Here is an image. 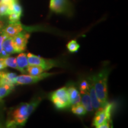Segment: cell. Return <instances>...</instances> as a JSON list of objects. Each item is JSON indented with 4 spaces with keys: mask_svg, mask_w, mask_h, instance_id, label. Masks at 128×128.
Listing matches in <instances>:
<instances>
[{
    "mask_svg": "<svg viewBox=\"0 0 128 128\" xmlns=\"http://www.w3.org/2000/svg\"><path fill=\"white\" fill-rule=\"evenodd\" d=\"M17 66L18 71L24 74L27 72V68L28 66V62L27 55L24 53H21L16 58Z\"/></svg>",
    "mask_w": 128,
    "mask_h": 128,
    "instance_id": "obj_12",
    "label": "cell"
},
{
    "mask_svg": "<svg viewBox=\"0 0 128 128\" xmlns=\"http://www.w3.org/2000/svg\"><path fill=\"white\" fill-rule=\"evenodd\" d=\"M2 58L3 60V61H4L5 64H6V66L14 68L18 71V66H17V61H16V58L11 57L8 56Z\"/></svg>",
    "mask_w": 128,
    "mask_h": 128,
    "instance_id": "obj_18",
    "label": "cell"
},
{
    "mask_svg": "<svg viewBox=\"0 0 128 128\" xmlns=\"http://www.w3.org/2000/svg\"><path fill=\"white\" fill-rule=\"evenodd\" d=\"M50 9L56 13H64L68 10L69 4L67 0H50Z\"/></svg>",
    "mask_w": 128,
    "mask_h": 128,
    "instance_id": "obj_9",
    "label": "cell"
},
{
    "mask_svg": "<svg viewBox=\"0 0 128 128\" xmlns=\"http://www.w3.org/2000/svg\"><path fill=\"white\" fill-rule=\"evenodd\" d=\"M7 67V66L6 65V64L3 61V60L2 58H0V71H1V70H4Z\"/></svg>",
    "mask_w": 128,
    "mask_h": 128,
    "instance_id": "obj_28",
    "label": "cell"
},
{
    "mask_svg": "<svg viewBox=\"0 0 128 128\" xmlns=\"http://www.w3.org/2000/svg\"><path fill=\"white\" fill-rule=\"evenodd\" d=\"M44 71V68L39 65H28L27 68V72L30 76H38Z\"/></svg>",
    "mask_w": 128,
    "mask_h": 128,
    "instance_id": "obj_16",
    "label": "cell"
},
{
    "mask_svg": "<svg viewBox=\"0 0 128 128\" xmlns=\"http://www.w3.org/2000/svg\"><path fill=\"white\" fill-rule=\"evenodd\" d=\"M27 57H28V65H39L44 68V71L50 70L53 67L56 66L58 65L55 60H46L31 53H28Z\"/></svg>",
    "mask_w": 128,
    "mask_h": 128,
    "instance_id": "obj_4",
    "label": "cell"
},
{
    "mask_svg": "<svg viewBox=\"0 0 128 128\" xmlns=\"http://www.w3.org/2000/svg\"><path fill=\"white\" fill-rule=\"evenodd\" d=\"M14 86L5 85V86H0V99L4 98L8 95L12 90L14 89Z\"/></svg>",
    "mask_w": 128,
    "mask_h": 128,
    "instance_id": "obj_19",
    "label": "cell"
},
{
    "mask_svg": "<svg viewBox=\"0 0 128 128\" xmlns=\"http://www.w3.org/2000/svg\"><path fill=\"white\" fill-rule=\"evenodd\" d=\"M29 38L30 34L23 32L12 38V44L16 53H20L25 50Z\"/></svg>",
    "mask_w": 128,
    "mask_h": 128,
    "instance_id": "obj_7",
    "label": "cell"
},
{
    "mask_svg": "<svg viewBox=\"0 0 128 128\" xmlns=\"http://www.w3.org/2000/svg\"><path fill=\"white\" fill-rule=\"evenodd\" d=\"M52 74L43 72L38 76H28V75H20L16 76L14 80L15 85H26L34 84L38 81L42 80L44 78L50 76Z\"/></svg>",
    "mask_w": 128,
    "mask_h": 128,
    "instance_id": "obj_6",
    "label": "cell"
},
{
    "mask_svg": "<svg viewBox=\"0 0 128 128\" xmlns=\"http://www.w3.org/2000/svg\"><path fill=\"white\" fill-rule=\"evenodd\" d=\"M108 71L107 69L102 70L97 74L90 78L93 84L97 97L104 107L108 104Z\"/></svg>",
    "mask_w": 128,
    "mask_h": 128,
    "instance_id": "obj_1",
    "label": "cell"
},
{
    "mask_svg": "<svg viewBox=\"0 0 128 128\" xmlns=\"http://www.w3.org/2000/svg\"><path fill=\"white\" fill-rule=\"evenodd\" d=\"M67 49L70 52L74 53L77 52L80 48L79 44L76 42V40H71L66 45Z\"/></svg>",
    "mask_w": 128,
    "mask_h": 128,
    "instance_id": "obj_21",
    "label": "cell"
},
{
    "mask_svg": "<svg viewBox=\"0 0 128 128\" xmlns=\"http://www.w3.org/2000/svg\"><path fill=\"white\" fill-rule=\"evenodd\" d=\"M8 20L10 23H18L20 22V18L22 14L16 13V12H12L9 14Z\"/></svg>",
    "mask_w": 128,
    "mask_h": 128,
    "instance_id": "obj_23",
    "label": "cell"
},
{
    "mask_svg": "<svg viewBox=\"0 0 128 128\" xmlns=\"http://www.w3.org/2000/svg\"><path fill=\"white\" fill-rule=\"evenodd\" d=\"M10 13V6L0 2V16H8Z\"/></svg>",
    "mask_w": 128,
    "mask_h": 128,
    "instance_id": "obj_20",
    "label": "cell"
},
{
    "mask_svg": "<svg viewBox=\"0 0 128 128\" xmlns=\"http://www.w3.org/2000/svg\"><path fill=\"white\" fill-rule=\"evenodd\" d=\"M89 87V82H87L86 80H83L81 81L80 85V92H87Z\"/></svg>",
    "mask_w": 128,
    "mask_h": 128,
    "instance_id": "obj_24",
    "label": "cell"
},
{
    "mask_svg": "<svg viewBox=\"0 0 128 128\" xmlns=\"http://www.w3.org/2000/svg\"><path fill=\"white\" fill-rule=\"evenodd\" d=\"M17 1V0H0V2H2V3H5V4H7L8 5H10L11 6L12 3L15 1Z\"/></svg>",
    "mask_w": 128,
    "mask_h": 128,
    "instance_id": "obj_27",
    "label": "cell"
},
{
    "mask_svg": "<svg viewBox=\"0 0 128 128\" xmlns=\"http://www.w3.org/2000/svg\"><path fill=\"white\" fill-rule=\"evenodd\" d=\"M10 10H11V13L12 12H16V13H18L22 14V6L19 4L18 0L14 2L10 6Z\"/></svg>",
    "mask_w": 128,
    "mask_h": 128,
    "instance_id": "obj_22",
    "label": "cell"
},
{
    "mask_svg": "<svg viewBox=\"0 0 128 128\" xmlns=\"http://www.w3.org/2000/svg\"><path fill=\"white\" fill-rule=\"evenodd\" d=\"M69 100L71 106L81 102V95L78 90L74 87H70L67 88Z\"/></svg>",
    "mask_w": 128,
    "mask_h": 128,
    "instance_id": "obj_13",
    "label": "cell"
},
{
    "mask_svg": "<svg viewBox=\"0 0 128 128\" xmlns=\"http://www.w3.org/2000/svg\"><path fill=\"white\" fill-rule=\"evenodd\" d=\"M2 49L8 55L15 54L16 51L12 44V38H7L4 40L2 43Z\"/></svg>",
    "mask_w": 128,
    "mask_h": 128,
    "instance_id": "obj_15",
    "label": "cell"
},
{
    "mask_svg": "<svg viewBox=\"0 0 128 128\" xmlns=\"http://www.w3.org/2000/svg\"><path fill=\"white\" fill-rule=\"evenodd\" d=\"M3 27H4V23H3L2 22L0 21V33H1V31H2Z\"/></svg>",
    "mask_w": 128,
    "mask_h": 128,
    "instance_id": "obj_29",
    "label": "cell"
},
{
    "mask_svg": "<svg viewBox=\"0 0 128 128\" xmlns=\"http://www.w3.org/2000/svg\"><path fill=\"white\" fill-rule=\"evenodd\" d=\"M110 127H111V120L106 121L103 124L97 126L98 128H109Z\"/></svg>",
    "mask_w": 128,
    "mask_h": 128,
    "instance_id": "obj_25",
    "label": "cell"
},
{
    "mask_svg": "<svg viewBox=\"0 0 128 128\" xmlns=\"http://www.w3.org/2000/svg\"><path fill=\"white\" fill-rule=\"evenodd\" d=\"M17 76L16 74L0 71V86L8 85L15 86L14 80Z\"/></svg>",
    "mask_w": 128,
    "mask_h": 128,
    "instance_id": "obj_11",
    "label": "cell"
},
{
    "mask_svg": "<svg viewBox=\"0 0 128 128\" xmlns=\"http://www.w3.org/2000/svg\"><path fill=\"white\" fill-rule=\"evenodd\" d=\"M23 26L20 22L10 23L6 28H3L1 33L8 38H13L20 32H23Z\"/></svg>",
    "mask_w": 128,
    "mask_h": 128,
    "instance_id": "obj_8",
    "label": "cell"
},
{
    "mask_svg": "<svg viewBox=\"0 0 128 128\" xmlns=\"http://www.w3.org/2000/svg\"><path fill=\"white\" fill-rule=\"evenodd\" d=\"M33 112V111L30 108L28 103L20 104L12 112V118L8 121L7 126L12 127L17 125L24 126L28 117Z\"/></svg>",
    "mask_w": 128,
    "mask_h": 128,
    "instance_id": "obj_2",
    "label": "cell"
},
{
    "mask_svg": "<svg viewBox=\"0 0 128 128\" xmlns=\"http://www.w3.org/2000/svg\"><path fill=\"white\" fill-rule=\"evenodd\" d=\"M72 112L74 114L77 115V116H84L87 112L84 106L81 103V102L72 106Z\"/></svg>",
    "mask_w": 128,
    "mask_h": 128,
    "instance_id": "obj_17",
    "label": "cell"
},
{
    "mask_svg": "<svg viewBox=\"0 0 128 128\" xmlns=\"http://www.w3.org/2000/svg\"><path fill=\"white\" fill-rule=\"evenodd\" d=\"M81 95V103L84 106L87 112H92L94 111L93 107H92V100L90 97L88 92H80Z\"/></svg>",
    "mask_w": 128,
    "mask_h": 128,
    "instance_id": "obj_14",
    "label": "cell"
},
{
    "mask_svg": "<svg viewBox=\"0 0 128 128\" xmlns=\"http://www.w3.org/2000/svg\"><path fill=\"white\" fill-rule=\"evenodd\" d=\"M88 92L90 97L91 100H92V107H93L94 110L97 111V110H100L101 108H104L100 102V101L99 100L98 97H97L94 86L92 82V81H90V82L89 83V87L88 90Z\"/></svg>",
    "mask_w": 128,
    "mask_h": 128,
    "instance_id": "obj_10",
    "label": "cell"
},
{
    "mask_svg": "<svg viewBox=\"0 0 128 128\" xmlns=\"http://www.w3.org/2000/svg\"><path fill=\"white\" fill-rule=\"evenodd\" d=\"M6 38H7V37L4 36L1 32L0 33V58H1V52H2V51L3 50L2 49L3 41H4V40L6 39Z\"/></svg>",
    "mask_w": 128,
    "mask_h": 128,
    "instance_id": "obj_26",
    "label": "cell"
},
{
    "mask_svg": "<svg viewBox=\"0 0 128 128\" xmlns=\"http://www.w3.org/2000/svg\"><path fill=\"white\" fill-rule=\"evenodd\" d=\"M50 100L58 109H64L71 106L66 87L60 88L53 92L50 95Z\"/></svg>",
    "mask_w": 128,
    "mask_h": 128,
    "instance_id": "obj_3",
    "label": "cell"
},
{
    "mask_svg": "<svg viewBox=\"0 0 128 128\" xmlns=\"http://www.w3.org/2000/svg\"><path fill=\"white\" fill-rule=\"evenodd\" d=\"M112 109V104H107L104 108L96 111V113L94 116L92 122V124L95 127L100 125L104 122L111 120V113Z\"/></svg>",
    "mask_w": 128,
    "mask_h": 128,
    "instance_id": "obj_5",
    "label": "cell"
}]
</instances>
